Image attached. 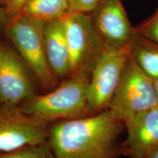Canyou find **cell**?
I'll list each match as a JSON object with an SVG mask.
<instances>
[{"mask_svg":"<svg viewBox=\"0 0 158 158\" xmlns=\"http://www.w3.org/2000/svg\"><path fill=\"white\" fill-rule=\"evenodd\" d=\"M124 124L106 109L87 117L62 120L48 127V143L56 158H118Z\"/></svg>","mask_w":158,"mask_h":158,"instance_id":"6da1fadb","label":"cell"},{"mask_svg":"<svg viewBox=\"0 0 158 158\" xmlns=\"http://www.w3.org/2000/svg\"><path fill=\"white\" fill-rule=\"evenodd\" d=\"M102 48L129 49L135 35L122 0H101L89 15Z\"/></svg>","mask_w":158,"mask_h":158,"instance_id":"ba28073f","label":"cell"},{"mask_svg":"<svg viewBox=\"0 0 158 158\" xmlns=\"http://www.w3.org/2000/svg\"><path fill=\"white\" fill-rule=\"evenodd\" d=\"M130 58L127 49L102 48L90 75L87 99L92 115L108 109Z\"/></svg>","mask_w":158,"mask_h":158,"instance_id":"8992f818","label":"cell"},{"mask_svg":"<svg viewBox=\"0 0 158 158\" xmlns=\"http://www.w3.org/2000/svg\"><path fill=\"white\" fill-rule=\"evenodd\" d=\"M34 94L22 59L0 43V104L19 105Z\"/></svg>","mask_w":158,"mask_h":158,"instance_id":"9c48e42d","label":"cell"},{"mask_svg":"<svg viewBox=\"0 0 158 158\" xmlns=\"http://www.w3.org/2000/svg\"><path fill=\"white\" fill-rule=\"evenodd\" d=\"M89 78L90 74L74 75L48 94H34L20 107L25 113L48 124L92 116L87 99Z\"/></svg>","mask_w":158,"mask_h":158,"instance_id":"7a4b0ae2","label":"cell"},{"mask_svg":"<svg viewBox=\"0 0 158 158\" xmlns=\"http://www.w3.org/2000/svg\"><path fill=\"white\" fill-rule=\"evenodd\" d=\"M128 52L130 58L149 78L158 80V44L135 33Z\"/></svg>","mask_w":158,"mask_h":158,"instance_id":"7c38bea8","label":"cell"},{"mask_svg":"<svg viewBox=\"0 0 158 158\" xmlns=\"http://www.w3.org/2000/svg\"><path fill=\"white\" fill-rule=\"evenodd\" d=\"M45 23L38 20L16 16L10 20L5 31L40 84L43 89H49L56 86L57 79L49 68L45 54Z\"/></svg>","mask_w":158,"mask_h":158,"instance_id":"3957f363","label":"cell"},{"mask_svg":"<svg viewBox=\"0 0 158 158\" xmlns=\"http://www.w3.org/2000/svg\"><path fill=\"white\" fill-rule=\"evenodd\" d=\"M127 138L124 155L130 158H147L152 148L158 144V106L138 114L124 122Z\"/></svg>","mask_w":158,"mask_h":158,"instance_id":"30bf717a","label":"cell"},{"mask_svg":"<svg viewBox=\"0 0 158 158\" xmlns=\"http://www.w3.org/2000/svg\"><path fill=\"white\" fill-rule=\"evenodd\" d=\"M0 158H56L48 141L34 146H29L15 151L0 154Z\"/></svg>","mask_w":158,"mask_h":158,"instance_id":"5bb4252c","label":"cell"},{"mask_svg":"<svg viewBox=\"0 0 158 158\" xmlns=\"http://www.w3.org/2000/svg\"><path fill=\"white\" fill-rule=\"evenodd\" d=\"M26 1L27 0H10L8 5L5 8L9 21L17 16Z\"/></svg>","mask_w":158,"mask_h":158,"instance_id":"e0dca14e","label":"cell"},{"mask_svg":"<svg viewBox=\"0 0 158 158\" xmlns=\"http://www.w3.org/2000/svg\"><path fill=\"white\" fill-rule=\"evenodd\" d=\"M9 23V19L7 16L6 10L4 7L0 5V32L5 30Z\"/></svg>","mask_w":158,"mask_h":158,"instance_id":"ac0fdd59","label":"cell"},{"mask_svg":"<svg viewBox=\"0 0 158 158\" xmlns=\"http://www.w3.org/2000/svg\"><path fill=\"white\" fill-rule=\"evenodd\" d=\"M135 29V33L158 44V9L150 19Z\"/></svg>","mask_w":158,"mask_h":158,"instance_id":"9a60e30c","label":"cell"},{"mask_svg":"<svg viewBox=\"0 0 158 158\" xmlns=\"http://www.w3.org/2000/svg\"><path fill=\"white\" fill-rule=\"evenodd\" d=\"M10 2V0H0V5H2V7L6 8L8 4Z\"/></svg>","mask_w":158,"mask_h":158,"instance_id":"ffe728a7","label":"cell"},{"mask_svg":"<svg viewBox=\"0 0 158 158\" xmlns=\"http://www.w3.org/2000/svg\"><path fill=\"white\" fill-rule=\"evenodd\" d=\"M155 82V87L156 91V94H157V106H158V80L154 81Z\"/></svg>","mask_w":158,"mask_h":158,"instance_id":"44dd1931","label":"cell"},{"mask_svg":"<svg viewBox=\"0 0 158 158\" xmlns=\"http://www.w3.org/2000/svg\"><path fill=\"white\" fill-rule=\"evenodd\" d=\"M62 19L70 54V76L91 75L102 45L90 16L87 13L69 12Z\"/></svg>","mask_w":158,"mask_h":158,"instance_id":"5b68a950","label":"cell"},{"mask_svg":"<svg viewBox=\"0 0 158 158\" xmlns=\"http://www.w3.org/2000/svg\"><path fill=\"white\" fill-rule=\"evenodd\" d=\"M147 158H158V144L149 150Z\"/></svg>","mask_w":158,"mask_h":158,"instance_id":"d6986e66","label":"cell"},{"mask_svg":"<svg viewBox=\"0 0 158 158\" xmlns=\"http://www.w3.org/2000/svg\"><path fill=\"white\" fill-rule=\"evenodd\" d=\"M45 48L49 68L55 78L70 76V59L63 19L45 23Z\"/></svg>","mask_w":158,"mask_h":158,"instance_id":"8fae6325","label":"cell"},{"mask_svg":"<svg viewBox=\"0 0 158 158\" xmlns=\"http://www.w3.org/2000/svg\"><path fill=\"white\" fill-rule=\"evenodd\" d=\"M157 106L155 82L129 58L108 109L124 123Z\"/></svg>","mask_w":158,"mask_h":158,"instance_id":"277c9868","label":"cell"},{"mask_svg":"<svg viewBox=\"0 0 158 158\" xmlns=\"http://www.w3.org/2000/svg\"><path fill=\"white\" fill-rule=\"evenodd\" d=\"M101 0H68L69 12L88 13L93 11Z\"/></svg>","mask_w":158,"mask_h":158,"instance_id":"2e32d148","label":"cell"},{"mask_svg":"<svg viewBox=\"0 0 158 158\" xmlns=\"http://www.w3.org/2000/svg\"><path fill=\"white\" fill-rule=\"evenodd\" d=\"M48 125L25 113L19 105L0 104V154L47 141Z\"/></svg>","mask_w":158,"mask_h":158,"instance_id":"52a82bcc","label":"cell"},{"mask_svg":"<svg viewBox=\"0 0 158 158\" xmlns=\"http://www.w3.org/2000/svg\"><path fill=\"white\" fill-rule=\"evenodd\" d=\"M68 13V0H27L17 16L48 23L62 19Z\"/></svg>","mask_w":158,"mask_h":158,"instance_id":"4fadbf2b","label":"cell"}]
</instances>
